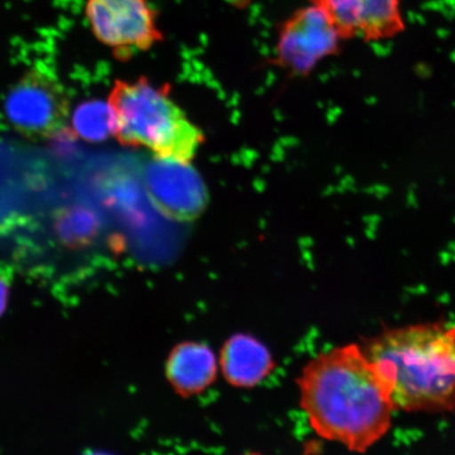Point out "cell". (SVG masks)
Instances as JSON below:
<instances>
[{"instance_id":"obj_5","label":"cell","mask_w":455,"mask_h":455,"mask_svg":"<svg viewBox=\"0 0 455 455\" xmlns=\"http://www.w3.org/2000/svg\"><path fill=\"white\" fill-rule=\"evenodd\" d=\"M4 113L20 134L32 140H48L66 129L69 99L57 77L42 68H34L10 89Z\"/></svg>"},{"instance_id":"obj_1","label":"cell","mask_w":455,"mask_h":455,"mask_svg":"<svg viewBox=\"0 0 455 455\" xmlns=\"http://www.w3.org/2000/svg\"><path fill=\"white\" fill-rule=\"evenodd\" d=\"M299 405L318 436L365 453L388 434V391L362 346L348 344L313 357L297 379Z\"/></svg>"},{"instance_id":"obj_9","label":"cell","mask_w":455,"mask_h":455,"mask_svg":"<svg viewBox=\"0 0 455 455\" xmlns=\"http://www.w3.org/2000/svg\"><path fill=\"white\" fill-rule=\"evenodd\" d=\"M220 367L228 384L252 389L269 377L275 369V361L268 347L253 335L236 333L221 347Z\"/></svg>"},{"instance_id":"obj_11","label":"cell","mask_w":455,"mask_h":455,"mask_svg":"<svg viewBox=\"0 0 455 455\" xmlns=\"http://www.w3.org/2000/svg\"><path fill=\"white\" fill-rule=\"evenodd\" d=\"M74 133L90 142L104 141L116 134V116L109 102H84L72 117Z\"/></svg>"},{"instance_id":"obj_10","label":"cell","mask_w":455,"mask_h":455,"mask_svg":"<svg viewBox=\"0 0 455 455\" xmlns=\"http://www.w3.org/2000/svg\"><path fill=\"white\" fill-rule=\"evenodd\" d=\"M218 373L214 352L202 341L187 340L176 345L166 363L168 382L183 397L204 394L215 383Z\"/></svg>"},{"instance_id":"obj_7","label":"cell","mask_w":455,"mask_h":455,"mask_svg":"<svg viewBox=\"0 0 455 455\" xmlns=\"http://www.w3.org/2000/svg\"><path fill=\"white\" fill-rule=\"evenodd\" d=\"M145 184L155 206L176 220H192L206 209L209 196L190 163L156 157L147 164Z\"/></svg>"},{"instance_id":"obj_14","label":"cell","mask_w":455,"mask_h":455,"mask_svg":"<svg viewBox=\"0 0 455 455\" xmlns=\"http://www.w3.org/2000/svg\"><path fill=\"white\" fill-rule=\"evenodd\" d=\"M84 455H114L109 452L105 451H92L89 452H85Z\"/></svg>"},{"instance_id":"obj_2","label":"cell","mask_w":455,"mask_h":455,"mask_svg":"<svg viewBox=\"0 0 455 455\" xmlns=\"http://www.w3.org/2000/svg\"><path fill=\"white\" fill-rule=\"evenodd\" d=\"M362 349L395 411H455V325L434 322L385 329Z\"/></svg>"},{"instance_id":"obj_15","label":"cell","mask_w":455,"mask_h":455,"mask_svg":"<svg viewBox=\"0 0 455 455\" xmlns=\"http://www.w3.org/2000/svg\"><path fill=\"white\" fill-rule=\"evenodd\" d=\"M242 455H263V454L256 453V452H246V453H243Z\"/></svg>"},{"instance_id":"obj_8","label":"cell","mask_w":455,"mask_h":455,"mask_svg":"<svg viewBox=\"0 0 455 455\" xmlns=\"http://www.w3.org/2000/svg\"><path fill=\"white\" fill-rule=\"evenodd\" d=\"M331 17L346 41H389L405 31L401 0H309Z\"/></svg>"},{"instance_id":"obj_12","label":"cell","mask_w":455,"mask_h":455,"mask_svg":"<svg viewBox=\"0 0 455 455\" xmlns=\"http://www.w3.org/2000/svg\"><path fill=\"white\" fill-rule=\"evenodd\" d=\"M60 235L67 243H84L93 237L96 220L92 213L83 209L69 210L59 220Z\"/></svg>"},{"instance_id":"obj_4","label":"cell","mask_w":455,"mask_h":455,"mask_svg":"<svg viewBox=\"0 0 455 455\" xmlns=\"http://www.w3.org/2000/svg\"><path fill=\"white\" fill-rule=\"evenodd\" d=\"M346 42L325 11L309 3L284 19L276 34L273 62L291 76H308Z\"/></svg>"},{"instance_id":"obj_3","label":"cell","mask_w":455,"mask_h":455,"mask_svg":"<svg viewBox=\"0 0 455 455\" xmlns=\"http://www.w3.org/2000/svg\"><path fill=\"white\" fill-rule=\"evenodd\" d=\"M109 104L116 116L123 145L145 148L156 157L190 163L203 144L202 131L171 100L168 85L157 87L145 77L117 81Z\"/></svg>"},{"instance_id":"obj_6","label":"cell","mask_w":455,"mask_h":455,"mask_svg":"<svg viewBox=\"0 0 455 455\" xmlns=\"http://www.w3.org/2000/svg\"><path fill=\"white\" fill-rule=\"evenodd\" d=\"M85 19L102 44L127 60L163 41L157 14L149 0H87Z\"/></svg>"},{"instance_id":"obj_13","label":"cell","mask_w":455,"mask_h":455,"mask_svg":"<svg viewBox=\"0 0 455 455\" xmlns=\"http://www.w3.org/2000/svg\"><path fill=\"white\" fill-rule=\"evenodd\" d=\"M9 280L7 277L0 275V317L4 315L5 309H7L9 301Z\"/></svg>"}]
</instances>
